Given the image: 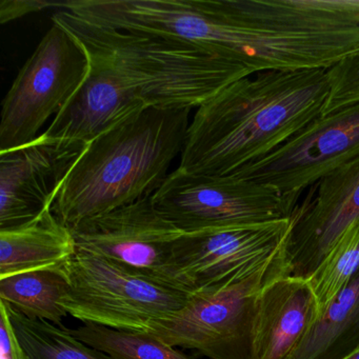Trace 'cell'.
Returning a JSON list of instances; mask_svg holds the SVG:
<instances>
[{
  "label": "cell",
  "mask_w": 359,
  "mask_h": 359,
  "mask_svg": "<svg viewBox=\"0 0 359 359\" xmlns=\"http://www.w3.org/2000/svg\"><path fill=\"white\" fill-rule=\"evenodd\" d=\"M317 318L308 278L285 274L259 298L254 327V359H287Z\"/></svg>",
  "instance_id": "14"
},
{
  "label": "cell",
  "mask_w": 359,
  "mask_h": 359,
  "mask_svg": "<svg viewBox=\"0 0 359 359\" xmlns=\"http://www.w3.org/2000/svg\"><path fill=\"white\" fill-rule=\"evenodd\" d=\"M62 268L0 279V299L28 318L64 327L62 320L68 312L62 302L69 285Z\"/></svg>",
  "instance_id": "17"
},
{
  "label": "cell",
  "mask_w": 359,
  "mask_h": 359,
  "mask_svg": "<svg viewBox=\"0 0 359 359\" xmlns=\"http://www.w3.org/2000/svg\"><path fill=\"white\" fill-rule=\"evenodd\" d=\"M344 359H359V346L356 350L353 351L351 354H348V356L344 357Z\"/></svg>",
  "instance_id": "24"
},
{
  "label": "cell",
  "mask_w": 359,
  "mask_h": 359,
  "mask_svg": "<svg viewBox=\"0 0 359 359\" xmlns=\"http://www.w3.org/2000/svg\"><path fill=\"white\" fill-rule=\"evenodd\" d=\"M0 359H28L4 302H0Z\"/></svg>",
  "instance_id": "22"
},
{
  "label": "cell",
  "mask_w": 359,
  "mask_h": 359,
  "mask_svg": "<svg viewBox=\"0 0 359 359\" xmlns=\"http://www.w3.org/2000/svg\"><path fill=\"white\" fill-rule=\"evenodd\" d=\"M329 95L321 116L359 102V52L327 70Z\"/></svg>",
  "instance_id": "21"
},
{
  "label": "cell",
  "mask_w": 359,
  "mask_h": 359,
  "mask_svg": "<svg viewBox=\"0 0 359 359\" xmlns=\"http://www.w3.org/2000/svg\"><path fill=\"white\" fill-rule=\"evenodd\" d=\"M62 269L69 285L65 310L81 323L111 329L146 332L182 309L191 294L79 250Z\"/></svg>",
  "instance_id": "5"
},
{
  "label": "cell",
  "mask_w": 359,
  "mask_h": 359,
  "mask_svg": "<svg viewBox=\"0 0 359 359\" xmlns=\"http://www.w3.org/2000/svg\"><path fill=\"white\" fill-rule=\"evenodd\" d=\"M91 64L79 91L54 117L46 138L89 144L148 109L137 92L112 71Z\"/></svg>",
  "instance_id": "13"
},
{
  "label": "cell",
  "mask_w": 359,
  "mask_h": 359,
  "mask_svg": "<svg viewBox=\"0 0 359 359\" xmlns=\"http://www.w3.org/2000/svg\"><path fill=\"white\" fill-rule=\"evenodd\" d=\"M295 210L287 245L290 274L309 278L344 231L359 219V155L311 187Z\"/></svg>",
  "instance_id": "12"
},
{
  "label": "cell",
  "mask_w": 359,
  "mask_h": 359,
  "mask_svg": "<svg viewBox=\"0 0 359 359\" xmlns=\"http://www.w3.org/2000/svg\"><path fill=\"white\" fill-rule=\"evenodd\" d=\"M52 22L66 29L90 62L112 71L148 108H198L231 83L251 76L241 62L184 41L89 24L66 10Z\"/></svg>",
  "instance_id": "3"
},
{
  "label": "cell",
  "mask_w": 359,
  "mask_h": 359,
  "mask_svg": "<svg viewBox=\"0 0 359 359\" xmlns=\"http://www.w3.org/2000/svg\"><path fill=\"white\" fill-rule=\"evenodd\" d=\"M8 310L28 359H112L81 341L65 327L33 320L10 306Z\"/></svg>",
  "instance_id": "18"
},
{
  "label": "cell",
  "mask_w": 359,
  "mask_h": 359,
  "mask_svg": "<svg viewBox=\"0 0 359 359\" xmlns=\"http://www.w3.org/2000/svg\"><path fill=\"white\" fill-rule=\"evenodd\" d=\"M359 346V271L287 359H344Z\"/></svg>",
  "instance_id": "16"
},
{
  "label": "cell",
  "mask_w": 359,
  "mask_h": 359,
  "mask_svg": "<svg viewBox=\"0 0 359 359\" xmlns=\"http://www.w3.org/2000/svg\"><path fill=\"white\" fill-rule=\"evenodd\" d=\"M156 209L184 233L291 217L297 207L278 191L239 176H205L180 169L152 196Z\"/></svg>",
  "instance_id": "7"
},
{
  "label": "cell",
  "mask_w": 359,
  "mask_h": 359,
  "mask_svg": "<svg viewBox=\"0 0 359 359\" xmlns=\"http://www.w3.org/2000/svg\"><path fill=\"white\" fill-rule=\"evenodd\" d=\"M287 241L289 237L270 262L253 274L224 287L191 293L182 309L154 321L146 333L209 359H254L260 295L274 279L290 274Z\"/></svg>",
  "instance_id": "4"
},
{
  "label": "cell",
  "mask_w": 359,
  "mask_h": 359,
  "mask_svg": "<svg viewBox=\"0 0 359 359\" xmlns=\"http://www.w3.org/2000/svg\"><path fill=\"white\" fill-rule=\"evenodd\" d=\"M327 70L264 71L197 108L178 169L229 176L268 156L323 114Z\"/></svg>",
  "instance_id": "1"
},
{
  "label": "cell",
  "mask_w": 359,
  "mask_h": 359,
  "mask_svg": "<svg viewBox=\"0 0 359 359\" xmlns=\"http://www.w3.org/2000/svg\"><path fill=\"white\" fill-rule=\"evenodd\" d=\"M291 217L247 226L184 233L173 249L178 287L188 293L224 287L270 262L293 228Z\"/></svg>",
  "instance_id": "8"
},
{
  "label": "cell",
  "mask_w": 359,
  "mask_h": 359,
  "mask_svg": "<svg viewBox=\"0 0 359 359\" xmlns=\"http://www.w3.org/2000/svg\"><path fill=\"white\" fill-rule=\"evenodd\" d=\"M358 271L359 219L344 231L308 278L316 302L317 318Z\"/></svg>",
  "instance_id": "19"
},
{
  "label": "cell",
  "mask_w": 359,
  "mask_h": 359,
  "mask_svg": "<svg viewBox=\"0 0 359 359\" xmlns=\"http://www.w3.org/2000/svg\"><path fill=\"white\" fill-rule=\"evenodd\" d=\"M91 70L83 46L52 22L8 91L0 119V152L26 146L75 95Z\"/></svg>",
  "instance_id": "6"
},
{
  "label": "cell",
  "mask_w": 359,
  "mask_h": 359,
  "mask_svg": "<svg viewBox=\"0 0 359 359\" xmlns=\"http://www.w3.org/2000/svg\"><path fill=\"white\" fill-rule=\"evenodd\" d=\"M359 155V102L320 116L260 161L233 174L268 184L297 207L306 189Z\"/></svg>",
  "instance_id": "10"
},
{
  "label": "cell",
  "mask_w": 359,
  "mask_h": 359,
  "mask_svg": "<svg viewBox=\"0 0 359 359\" xmlns=\"http://www.w3.org/2000/svg\"><path fill=\"white\" fill-rule=\"evenodd\" d=\"M70 229L79 251L180 289L174 275L173 249L184 232L156 209L152 196L88 218Z\"/></svg>",
  "instance_id": "9"
},
{
  "label": "cell",
  "mask_w": 359,
  "mask_h": 359,
  "mask_svg": "<svg viewBox=\"0 0 359 359\" xmlns=\"http://www.w3.org/2000/svg\"><path fill=\"white\" fill-rule=\"evenodd\" d=\"M87 146L41 134L26 146L0 152V230L26 224L52 208Z\"/></svg>",
  "instance_id": "11"
},
{
  "label": "cell",
  "mask_w": 359,
  "mask_h": 359,
  "mask_svg": "<svg viewBox=\"0 0 359 359\" xmlns=\"http://www.w3.org/2000/svg\"><path fill=\"white\" fill-rule=\"evenodd\" d=\"M62 3H50L43 0H1L0 1V22L5 25L12 20L36 13L46 9L60 10Z\"/></svg>",
  "instance_id": "23"
},
{
  "label": "cell",
  "mask_w": 359,
  "mask_h": 359,
  "mask_svg": "<svg viewBox=\"0 0 359 359\" xmlns=\"http://www.w3.org/2000/svg\"><path fill=\"white\" fill-rule=\"evenodd\" d=\"M76 252L72 231L49 208L26 224L0 230V279L62 268Z\"/></svg>",
  "instance_id": "15"
},
{
  "label": "cell",
  "mask_w": 359,
  "mask_h": 359,
  "mask_svg": "<svg viewBox=\"0 0 359 359\" xmlns=\"http://www.w3.org/2000/svg\"><path fill=\"white\" fill-rule=\"evenodd\" d=\"M70 332L112 359H193L146 332L123 331L91 323Z\"/></svg>",
  "instance_id": "20"
},
{
  "label": "cell",
  "mask_w": 359,
  "mask_h": 359,
  "mask_svg": "<svg viewBox=\"0 0 359 359\" xmlns=\"http://www.w3.org/2000/svg\"><path fill=\"white\" fill-rule=\"evenodd\" d=\"M190 111L148 108L90 142L60 188L53 213L72 228L153 196L184 150Z\"/></svg>",
  "instance_id": "2"
}]
</instances>
